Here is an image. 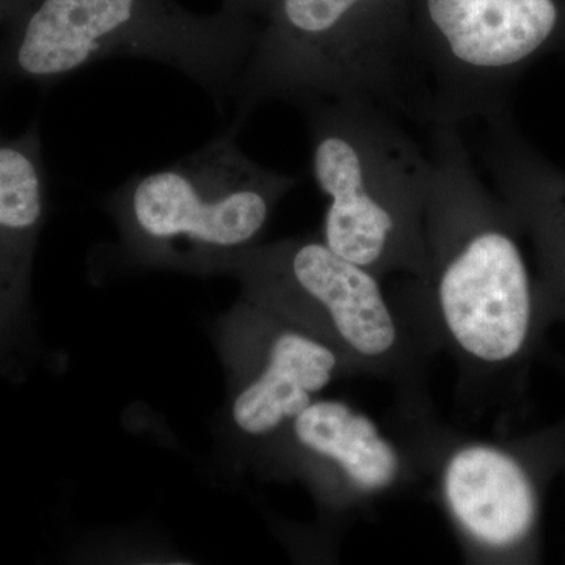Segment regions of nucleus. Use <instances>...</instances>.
Instances as JSON below:
<instances>
[{
    "instance_id": "1",
    "label": "nucleus",
    "mask_w": 565,
    "mask_h": 565,
    "mask_svg": "<svg viewBox=\"0 0 565 565\" xmlns=\"http://www.w3.org/2000/svg\"><path fill=\"white\" fill-rule=\"evenodd\" d=\"M459 125L433 126L427 274L399 299L457 367L456 399L475 415L522 399L553 326L515 215L479 178Z\"/></svg>"
},
{
    "instance_id": "2",
    "label": "nucleus",
    "mask_w": 565,
    "mask_h": 565,
    "mask_svg": "<svg viewBox=\"0 0 565 565\" xmlns=\"http://www.w3.org/2000/svg\"><path fill=\"white\" fill-rule=\"evenodd\" d=\"M414 0H274L237 79L233 125L274 102H362L422 121Z\"/></svg>"
},
{
    "instance_id": "3",
    "label": "nucleus",
    "mask_w": 565,
    "mask_h": 565,
    "mask_svg": "<svg viewBox=\"0 0 565 565\" xmlns=\"http://www.w3.org/2000/svg\"><path fill=\"white\" fill-rule=\"evenodd\" d=\"M310 169L329 199L323 243L381 277L427 274L426 207L433 158L399 115L362 102L302 109Z\"/></svg>"
},
{
    "instance_id": "4",
    "label": "nucleus",
    "mask_w": 565,
    "mask_h": 565,
    "mask_svg": "<svg viewBox=\"0 0 565 565\" xmlns=\"http://www.w3.org/2000/svg\"><path fill=\"white\" fill-rule=\"evenodd\" d=\"M394 437L426 479L468 564L542 563L545 498L559 478L563 423L486 438L438 418L426 386L397 392Z\"/></svg>"
},
{
    "instance_id": "5",
    "label": "nucleus",
    "mask_w": 565,
    "mask_h": 565,
    "mask_svg": "<svg viewBox=\"0 0 565 565\" xmlns=\"http://www.w3.org/2000/svg\"><path fill=\"white\" fill-rule=\"evenodd\" d=\"M258 22L226 10L195 13L178 0H33L6 54L7 68L57 81L110 57L147 58L233 102Z\"/></svg>"
},
{
    "instance_id": "6",
    "label": "nucleus",
    "mask_w": 565,
    "mask_h": 565,
    "mask_svg": "<svg viewBox=\"0 0 565 565\" xmlns=\"http://www.w3.org/2000/svg\"><path fill=\"white\" fill-rule=\"evenodd\" d=\"M263 310L329 344L351 367L396 392L426 386L437 349L403 300L322 239L252 247L234 258Z\"/></svg>"
},
{
    "instance_id": "7",
    "label": "nucleus",
    "mask_w": 565,
    "mask_h": 565,
    "mask_svg": "<svg viewBox=\"0 0 565 565\" xmlns=\"http://www.w3.org/2000/svg\"><path fill=\"white\" fill-rule=\"evenodd\" d=\"M412 58L423 121H489L516 82L565 47V0H414Z\"/></svg>"
},
{
    "instance_id": "8",
    "label": "nucleus",
    "mask_w": 565,
    "mask_h": 565,
    "mask_svg": "<svg viewBox=\"0 0 565 565\" xmlns=\"http://www.w3.org/2000/svg\"><path fill=\"white\" fill-rule=\"evenodd\" d=\"M239 131L230 122L180 161L122 182L110 204L136 239L159 252L184 244L239 256L253 247L300 180L252 159L237 143Z\"/></svg>"
},
{
    "instance_id": "9",
    "label": "nucleus",
    "mask_w": 565,
    "mask_h": 565,
    "mask_svg": "<svg viewBox=\"0 0 565 565\" xmlns=\"http://www.w3.org/2000/svg\"><path fill=\"white\" fill-rule=\"evenodd\" d=\"M289 427L299 463L337 522L352 523L419 481L399 440L344 401L316 399Z\"/></svg>"
},
{
    "instance_id": "10",
    "label": "nucleus",
    "mask_w": 565,
    "mask_h": 565,
    "mask_svg": "<svg viewBox=\"0 0 565 565\" xmlns=\"http://www.w3.org/2000/svg\"><path fill=\"white\" fill-rule=\"evenodd\" d=\"M482 159L494 192L533 245L535 277L553 323H565V170L516 128L511 111L486 121Z\"/></svg>"
},
{
    "instance_id": "11",
    "label": "nucleus",
    "mask_w": 565,
    "mask_h": 565,
    "mask_svg": "<svg viewBox=\"0 0 565 565\" xmlns=\"http://www.w3.org/2000/svg\"><path fill=\"white\" fill-rule=\"evenodd\" d=\"M258 345V364L232 408L237 429L256 440L291 426L334 379L353 377L340 353L292 323H274Z\"/></svg>"
},
{
    "instance_id": "12",
    "label": "nucleus",
    "mask_w": 565,
    "mask_h": 565,
    "mask_svg": "<svg viewBox=\"0 0 565 565\" xmlns=\"http://www.w3.org/2000/svg\"><path fill=\"white\" fill-rule=\"evenodd\" d=\"M44 199L46 184L35 134L0 141V223L35 234L43 221Z\"/></svg>"
},
{
    "instance_id": "13",
    "label": "nucleus",
    "mask_w": 565,
    "mask_h": 565,
    "mask_svg": "<svg viewBox=\"0 0 565 565\" xmlns=\"http://www.w3.org/2000/svg\"><path fill=\"white\" fill-rule=\"evenodd\" d=\"M274 0H222L221 9L255 22H262Z\"/></svg>"
},
{
    "instance_id": "14",
    "label": "nucleus",
    "mask_w": 565,
    "mask_h": 565,
    "mask_svg": "<svg viewBox=\"0 0 565 565\" xmlns=\"http://www.w3.org/2000/svg\"><path fill=\"white\" fill-rule=\"evenodd\" d=\"M563 423V446H561L559 478H563L565 486V415L561 418Z\"/></svg>"
}]
</instances>
